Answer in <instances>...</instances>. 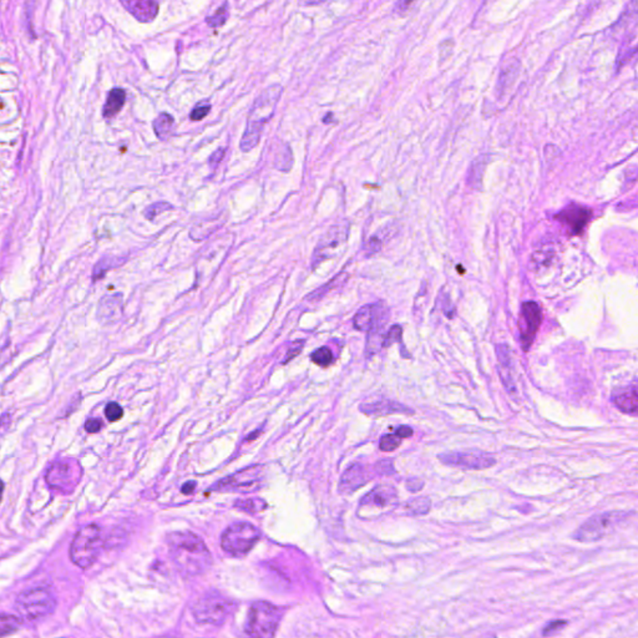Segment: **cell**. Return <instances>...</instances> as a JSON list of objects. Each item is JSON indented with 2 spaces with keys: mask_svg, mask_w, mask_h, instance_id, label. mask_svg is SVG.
Segmentation results:
<instances>
[{
  "mask_svg": "<svg viewBox=\"0 0 638 638\" xmlns=\"http://www.w3.org/2000/svg\"><path fill=\"white\" fill-rule=\"evenodd\" d=\"M171 559L185 576H197L206 572L212 564V556L205 542L189 531H176L167 535Z\"/></svg>",
  "mask_w": 638,
  "mask_h": 638,
  "instance_id": "1",
  "label": "cell"
},
{
  "mask_svg": "<svg viewBox=\"0 0 638 638\" xmlns=\"http://www.w3.org/2000/svg\"><path fill=\"white\" fill-rule=\"evenodd\" d=\"M282 92H283L282 86L276 84L263 90L261 95L255 99V103L249 111L247 128L244 130L242 140L240 144L242 151L249 152L258 145V142L261 140L263 128L274 116V110L280 101Z\"/></svg>",
  "mask_w": 638,
  "mask_h": 638,
  "instance_id": "2",
  "label": "cell"
},
{
  "mask_svg": "<svg viewBox=\"0 0 638 638\" xmlns=\"http://www.w3.org/2000/svg\"><path fill=\"white\" fill-rule=\"evenodd\" d=\"M101 547V530L98 525L90 523L80 529L74 536L69 555L74 565L80 569H89L95 564Z\"/></svg>",
  "mask_w": 638,
  "mask_h": 638,
  "instance_id": "3",
  "label": "cell"
},
{
  "mask_svg": "<svg viewBox=\"0 0 638 638\" xmlns=\"http://www.w3.org/2000/svg\"><path fill=\"white\" fill-rule=\"evenodd\" d=\"M56 607L55 597L49 589L44 587L26 589L19 594L15 608L20 617L29 622L43 620L54 612Z\"/></svg>",
  "mask_w": 638,
  "mask_h": 638,
  "instance_id": "4",
  "label": "cell"
},
{
  "mask_svg": "<svg viewBox=\"0 0 638 638\" xmlns=\"http://www.w3.org/2000/svg\"><path fill=\"white\" fill-rule=\"evenodd\" d=\"M630 515L631 512L628 511L619 510L607 511L595 515L576 530V532L573 534V539L580 542H595L602 540L606 536L611 535L614 530L619 529L621 523H625Z\"/></svg>",
  "mask_w": 638,
  "mask_h": 638,
  "instance_id": "5",
  "label": "cell"
},
{
  "mask_svg": "<svg viewBox=\"0 0 638 638\" xmlns=\"http://www.w3.org/2000/svg\"><path fill=\"white\" fill-rule=\"evenodd\" d=\"M282 611L268 602H255L249 608L246 633L252 637H274L280 625Z\"/></svg>",
  "mask_w": 638,
  "mask_h": 638,
  "instance_id": "6",
  "label": "cell"
},
{
  "mask_svg": "<svg viewBox=\"0 0 638 638\" xmlns=\"http://www.w3.org/2000/svg\"><path fill=\"white\" fill-rule=\"evenodd\" d=\"M261 532L249 523H236L228 526L221 537L224 551L235 557H242L260 541Z\"/></svg>",
  "mask_w": 638,
  "mask_h": 638,
  "instance_id": "7",
  "label": "cell"
},
{
  "mask_svg": "<svg viewBox=\"0 0 638 638\" xmlns=\"http://www.w3.org/2000/svg\"><path fill=\"white\" fill-rule=\"evenodd\" d=\"M232 602L217 594L201 597L192 608L196 621L201 625H221L231 614Z\"/></svg>",
  "mask_w": 638,
  "mask_h": 638,
  "instance_id": "8",
  "label": "cell"
},
{
  "mask_svg": "<svg viewBox=\"0 0 638 638\" xmlns=\"http://www.w3.org/2000/svg\"><path fill=\"white\" fill-rule=\"evenodd\" d=\"M349 235V222L341 221L335 225L330 226L327 232L323 235L321 241L318 242L317 249L313 253V268L317 267L321 262L328 260L335 255V249H339L346 244Z\"/></svg>",
  "mask_w": 638,
  "mask_h": 638,
  "instance_id": "9",
  "label": "cell"
},
{
  "mask_svg": "<svg viewBox=\"0 0 638 638\" xmlns=\"http://www.w3.org/2000/svg\"><path fill=\"white\" fill-rule=\"evenodd\" d=\"M440 460L456 468L469 469V470H482L489 469L496 464L495 456L480 451V450H469V451H451L440 455Z\"/></svg>",
  "mask_w": 638,
  "mask_h": 638,
  "instance_id": "10",
  "label": "cell"
},
{
  "mask_svg": "<svg viewBox=\"0 0 638 638\" xmlns=\"http://www.w3.org/2000/svg\"><path fill=\"white\" fill-rule=\"evenodd\" d=\"M541 322L542 312L540 305L536 302H525L521 307V316L519 322L520 341L525 352H528L534 343Z\"/></svg>",
  "mask_w": 638,
  "mask_h": 638,
  "instance_id": "11",
  "label": "cell"
},
{
  "mask_svg": "<svg viewBox=\"0 0 638 638\" xmlns=\"http://www.w3.org/2000/svg\"><path fill=\"white\" fill-rule=\"evenodd\" d=\"M388 310L383 304H367L355 313L353 326L360 332H371L385 328Z\"/></svg>",
  "mask_w": 638,
  "mask_h": 638,
  "instance_id": "12",
  "label": "cell"
},
{
  "mask_svg": "<svg viewBox=\"0 0 638 638\" xmlns=\"http://www.w3.org/2000/svg\"><path fill=\"white\" fill-rule=\"evenodd\" d=\"M261 480L262 469L260 467H255V468L246 469L237 474L232 475L231 478H227L222 481L219 487L231 489V490L236 489L241 492H253L260 487Z\"/></svg>",
  "mask_w": 638,
  "mask_h": 638,
  "instance_id": "13",
  "label": "cell"
},
{
  "mask_svg": "<svg viewBox=\"0 0 638 638\" xmlns=\"http://www.w3.org/2000/svg\"><path fill=\"white\" fill-rule=\"evenodd\" d=\"M591 217V211L586 207L578 206V205H571L566 207L564 211H561L557 216V219L569 226L572 233L580 235L585 228L586 224L589 222Z\"/></svg>",
  "mask_w": 638,
  "mask_h": 638,
  "instance_id": "14",
  "label": "cell"
},
{
  "mask_svg": "<svg viewBox=\"0 0 638 638\" xmlns=\"http://www.w3.org/2000/svg\"><path fill=\"white\" fill-rule=\"evenodd\" d=\"M124 8L141 23H149L156 18L158 4L156 0H120Z\"/></svg>",
  "mask_w": 638,
  "mask_h": 638,
  "instance_id": "15",
  "label": "cell"
},
{
  "mask_svg": "<svg viewBox=\"0 0 638 638\" xmlns=\"http://www.w3.org/2000/svg\"><path fill=\"white\" fill-rule=\"evenodd\" d=\"M360 410L371 417H385L390 414H413V410L398 401H379L360 405Z\"/></svg>",
  "mask_w": 638,
  "mask_h": 638,
  "instance_id": "16",
  "label": "cell"
},
{
  "mask_svg": "<svg viewBox=\"0 0 638 638\" xmlns=\"http://www.w3.org/2000/svg\"><path fill=\"white\" fill-rule=\"evenodd\" d=\"M612 403L621 412L638 417V384L617 390L612 395Z\"/></svg>",
  "mask_w": 638,
  "mask_h": 638,
  "instance_id": "17",
  "label": "cell"
},
{
  "mask_svg": "<svg viewBox=\"0 0 638 638\" xmlns=\"http://www.w3.org/2000/svg\"><path fill=\"white\" fill-rule=\"evenodd\" d=\"M368 480L369 479H368L365 469L359 464H354L351 468L346 469V473L342 476L339 492L351 494V492L358 490L359 487L365 485Z\"/></svg>",
  "mask_w": 638,
  "mask_h": 638,
  "instance_id": "18",
  "label": "cell"
},
{
  "mask_svg": "<svg viewBox=\"0 0 638 638\" xmlns=\"http://www.w3.org/2000/svg\"><path fill=\"white\" fill-rule=\"evenodd\" d=\"M498 363H500V376L507 392H515V383L512 379V358L510 348L505 344L496 346Z\"/></svg>",
  "mask_w": 638,
  "mask_h": 638,
  "instance_id": "19",
  "label": "cell"
},
{
  "mask_svg": "<svg viewBox=\"0 0 638 638\" xmlns=\"http://www.w3.org/2000/svg\"><path fill=\"white\" fill-rule=\"evenodd\" d=\"M125 100H126V92L124 89H120V87L112 89L108 95L106 103L103 105V117L112 119L114 116L117 115L122 109Z\"/></svg>",
  "mask_w": 638,
  "mask_h": 638,
  "instance_id": "20",
  "label": "cell"
},
{
  "mask_svg": "<svg viewBox=\"0 0 638 638\" xmlns=\"http://www.w3.org/2000/svg\"><path fill=\"white\" fill-rule=\"evenodd\" d=\"M72 468L69 464L65 462H56L48 471L47 480L51 487H61L69 482V479L72 478Z\"/></svg>",
  "mask_w": 638,
  "mask_h": 638,
  "instance_id": "21",
  "label": "cell"
},
{
  "mask_svg": "<svg viewBox=\"0 0 638 638\" xmlns=\"http://www.w3.org/2000/svg\"><path fill=\"white\" fill-rule=\"evenodd\" d=\"M520 62L517 59H511L501 70L498 81V92H505L510 87L519 75Z\"/></svg>",
  "mask_w": 638,
  "mask_h": 638,
  "instance_id": "22",
  "label": "cell"
},
{
  "mask_svg": "<svg viewBox=\"0 0 638 638\" xmlns=\"http://www.w3.org/2000/svg\"><path fill=\"white\" fill-rule=\"evenodd\" d=\"M175 128V120L170 114L162 112L155 119L153 130L160 140H167Z\"/></svg>",
  "mask_w": 638,
  "mask_h": 638,
  "instance_id": "23",
  "label": "cell"
},
{
  "mask_svg": "<svg viewBox=\"0 0 638 638\" xmlns=\"http://www.w3.org/2000/svg\"><path fill=\"white\" fill-rule=\"evenodd\" d=\"M485 165H487V160H485L484 156H481V158H478L476 160H474L473 164L470 166L468 174V183L473 189L481 190V185H482V174H484Z\"/></svg>",
  "mask_w": 638,
  "mask_h": 638,
  "instance_id": "24",
  "label": "cell"
},
{
  "mask_svg": "<svg viewBox=\"0 0 638 638\" xmlns=\"http://www.w3.org/2000/svg\"><path fill=\"white\" fill-rule=\"evenodd\" d=\"M119 304H121V296H119V294L103 298L101 303L99 305V317L109 321L112 318V316H115L114 314V308H117Z\"/></svg>",
  "mask_w": 638,
  "mask_h": 638,
  "instance_id": "25",
  "label": "cell"
},
{
  "mask_svg": "<svg viewBox=\"0 0 638 638\" xmlns=\"http://www.w3.org/2000/svg\"><path fill=\"white\" fill-rule=\"evenodd\" d=\"M22 619V617H20ZM19 617H15V616H12V614H1L0 617V630H1V637H6L8 635H12V633L18 631L19 627H20V623H22V620Z\"/></svg>",
  "mask_w": 638,
  "mask_h": 638,
  "instance_id": "26",
  "label": "cell"
},
{
  "mask_svg": "<svg viewBox=\"0 0 638 638\" xmlns=\"http://www.w3.org/2000/svg\"><path fill=\"white\" fill-rule=\"evenodd\" d=\"M405 509L414 515H424L429 512L430 509V500L426 498H417L408 501Z\"/></svg>",
  "mask_w": 638,
  "mask_h": 638,
  "instance_id": "27",
  "label": "cell"
},
{
  "mask_svg": "<svg viewBox=\"0 0 638 638\" xmlns=\"http://www.w3.org/2000/svg\"><path fill=\"white\" fill-rule=\"evenodd\" d=\"M310 358L313 360V363H316L319 367H328L333 363V353L327 346H321L317 349L316 352L312 353Z\"/></svg>",
  "mask_w": 638,
  "mask_h": 638,
  "instance_id": "28",
  "label": "cell"
},
{
  "mask_svg": "<svg viewBox=\"0 0 638 638\" xmlns=\"http://www.w3.org/2000/svg\"><path fill=\"white\" fill-rule=\"evenodd\" d=\"M380 489H382V487H377L376 490L369 492L362 503L367 505L371 504L378 505V506H385V505L389 503V495L387 494V490H384V492H382Z\"/></svg>",
  "mask_w": 638,
  "mask_h": 638,
  "instance_id": "29",
  "label": "cell"
},
{
  "mask_svg": "<svg viewBox=\"0 0 638 638\" xmlns=\"http://www.w3.org/2000/svg\"><path fill=\"white\" fill-rule=\"evenodd\" d=\"M227 18H228V4L225 3L224 6L217 9V12H215L213 15L207 17L206 23L211 28H219L221 25L225 24Z\"/></svg>",
  "mask_w": 638,
  "mask_h": 638,
  "instance_id": "30",
  "label": "cell"
},
{
  "mask_svg": "<svg viewBox=\"0 0 638 638\" xmlns=\"http://www.w3.org/2000/svg\"><path fill=\"white\" fill-rule=\"evenodd\" d=\"M236 506L241 510L249 511V512H257V511L265 510L267 504L261 500V498H249V500H241L236 503Z\"/></svg>",
  "mask_w": 638,
  "mask_h": 638,
  "instance_id": "31",
  "label": "cell"
},
{
  "mask_svg": "<svg viewBox=\"0 0 638 638\" xmlns=\"http://www.w3.org/2000/svg\"><path fill=\"white\" fill-rule=\"evenodd\" d=\"M292 164V152L289 150V147H287L286 152H280V155H277V158L274 160V166L280 171L291 170Z\"/></svg>",
  "mask_w": 638,
  "mask_h": 638,
  "instance_id": "32",
  "label": "cell"
},
{
  "mask_svg": "<svg viewBox=\"0 0 638 638\" xmlns=\"http://www.w3.org/2000/svg\"><path fill=\"white\" fill-rule=\"evenodd\" d=\"M401 439L396 433L395 434H388V435H384L383 438L380 439V443H379V449L383 450V451H393V450L396 449L399 445L401 444Z\"/></svg>",
  "mask_w": 638,
  "mask_h": 638,
  "instance_id": "33",
  "label": "cell"
},
{
  "mask_svg": "<svg viewBox=\"0 0 638 638\" xmlns=\"http://www.w3.org/2000/svg\"><path fill=\"white\" fill-rule=\"evenodd\" d=\"M122 415H124V410L122 408L116 403V401H111L109 403L106 408H105V417L106 419L110 420V421H116V420L121 419Z\"/></svg>",
  "mask_w": 638,
  "mask_h": 638,
  "instance_id": "34",
  "label": "cell"
},
{
  "mask_svg": "<svg viewBox=\"0 0 638 638\" xmlns=\"http://www.w3.org/2000/svg\"><path fill=\"white\" fill-rule=\"evenodd\" d=\"M171 208H172V206H171L170 203H166V202L153 203V205L147 207L146 210H145V217L152 221L158 215L165 212V211H167V210H171Z\"/></svg>",
  "mask_w": 638,
  "mask_h": 638,
  "instance_id": "35",
  "label": "cell"
},
{
  "mask_svg": "<svg viewBox=\"0 0 638 638\" xmlns=\"http://www.w3.org/2000/svg\"><path fill=\"white\" fill-rule=\"evenodd\" d=\"M210 110H211V103H208L207 101L197 103L195 108H194V110H192V112H191L190 117H191V120H194V121H200V120L205 119V117L208 115Z\"/></svg>",
  "mask_w": 638,
  "mask_h": 638,
  "instance_id": "36",
  "label": "cell"
},
{
  "mask_svg": "<svg viewBox=\"0 0 638 638\" xmlns=\"http://www.w3.org/2000/svg\"><path fill=\"white\" fill-rule=\"evenodd\" d=\"M401 335H403V328L401 326H393L392 328L385 333L384 337V346H389L395 342H401Z\"/></svg>",
  "mask_w": 638,
  "mask_h": 638,
  "instance_id": "37",
  "label": "cell"
},
{
  "mask_svg": "<svg viewBox=\"0 0 638 638\" xmlns=\"http://www.w3.org/2000/svg\"><path fill=\"white\" fill-rule=\"evenodd\" d=\"M567 625V621L564 620H555L551 621L548 625L545 626L544 631H542V635L544 636H551V635H555L556 632L561 631L564 627Z\"/></svg>",
  "mask_w": 638,
  "mask_h": 638,
  "instance_id": "38",
  "label": "cell"
},
{
  "mask_svg": "<svg viewBox=\"0 0 638 638\" xmlns=\"http://www.w3.org/2000/svg\"><path fill=\"white\" fill-rule=\"evenodd\" d=\"M112 261H114V258H103L101 261L98 262L96 267L94 269V280L103 277L105 271L110 267L109 265H111Z\"/></svg>",
  "mask_w": 638,
  "mask_h": 638,
  "instance_id": "39",
  "label": "cell"
},
{
  "mask_svg": "<svg viewBox=\"0 0 638 638\" xmlns=\"http://www.w3.org/2000/svg\"><path fill=\"white\" fill-rule=\"evenodd\" d=\"M382 249V242L378 240V237H371L367 244H365V252L368 255H373V253H377Z\"/></svg>",
  "mask_w": 638,
  "mask_h": 638,
  "instance_id": "40",
  "label": "cell"
},
{
  "mask_svg": "<svg viewBox=\"0 0 638 638\" xmlns=\"http://www.w3.org/2000/svg\"><path fill=\"white\" fill-rule=\"evenodd\" d=\"M376 470H377L379 474L382 475H389L394 473V468H393V464L390 462H387V460H383V462H378L376 465Z\"/></svg>",
  "mask_w": 638,
  "mask_h": 638,
  "instance_id": "41",
  "label": "cell"
},
{
  "mask_svg": "<svg viewBox=\"0 0 638 638\" xmlns=\"http://www.w3.org/2000/svg\"><path fill=\"white\" fill-rule=\"evenodd\" d=\"M101 428H103V421L101 420L89 419L85 423L86 432L90 433V434L100 432Z\"/></svg>",
  "mask_w": 638,
  "mask_h": 638,
  "instance_id": "42",
  "label": "cell"
},
{
  "mask_svg": "<svg viewBox=\"0 0 638 638\" xmlns=\"http://www.w3.org/2000/svg\"><path fill=\"white\" fill-rule=\"evenodd\" d=\"M225 149H219V150H216V151L213 152L212 155H211V158L208 160L210 165H211L212 167H216V166L224 160V158H225Z\"/></svg>",
  "mask_w": 638,
  "mask_h": 638,
  "instance_id": "43",
  "label": "cell"
},
{
  "mask_svg": "<svg viewBox=\"0 0 638 638\" xmlns=\"http://www.w3.org/2000/svg\"><path fill=\"white\" fill-rule=\"evenodd\" d=\"M302 348H303V342L302 341L298 342V343H296V344H293L292 348H291V349L288 351V355H287V358H286V360H285V363H287L288 360H291V359H292L293 357H296V355H298V354L301 353V351H302Z\"/></svg>",
  "mask_w": 638,
  "mask_h": 638,
  "instance_id": "44",
  "label": "cell"
},
{
  "mask_svg": "<svg viewBox=\"0 0 638 638\" xmlns=\"http://www.w3.org/2000/svg\"><path fill=\"white\" fill-rule=\"evenodd\" d=\"M396 434L401 437V438H409L413 435V430L409 428V426H399L396 429Z\"/></svg>",
  "mask_w": 638,
  "mask_h": 638,
  "instance_id": "45",
  "label": "cell"
},
{
  "mask_svg": "<svg viewBox=\"0 0 638 638\" xmlns=\"http://www.w3.org/2000/svg\"><path fill=\"white\" fill-rule=\"evenodd\" d=\"M195 487H196L195 481H189V482H186V484H185V485H183V494H190V492H194V489H195Z\"/></svg>",
  "mask_w": 638,
  "mask_h": 638,
  "instance_id": "46",
  "label": "cell"
},
{
  "mask_svg": "<svg viewBox=\"0 0 638 638\" xmlns=\"http://www.w3.org/2000/svg\"><path fill=\"white\" fill-rule=\"evenodd\" d=\"M301 1L304 6H318V4H322L326 0H301Z\"/></svg>",
  "mask_w": 638,
  "mask_h": 638,
  "instance_id": "47",
  "label": "cell"
},
{
  "mask_svg": "<svg viewBox=\"0 0 638 638\" xmlns=\"http://www.w3.org/2000/svg\"><path fill=\"white\" fill-rule=\"evenodd\" d=\"M412 1H413V0H401L398 6H401V9H407V6H409Z\"/></svg>",
  "mask_w": 638,
  "mask_h": 638,
  "instance_id": "48",
  "label": "cell"
}]
</instances>
